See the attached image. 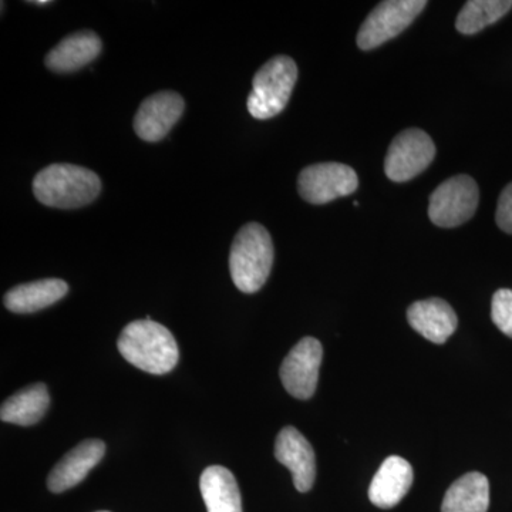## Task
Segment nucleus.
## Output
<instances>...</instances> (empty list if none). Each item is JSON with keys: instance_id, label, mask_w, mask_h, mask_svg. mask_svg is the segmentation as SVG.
Instances as JSON below:
<instances>
[{"instance_id": "nucleus-7", "label": "nucleus", "mask_w": 512, "mask_h": 512, "mask_svg": "<svg viewBox=\"0 0 512 512\" xmlns=\"http://www.w3.org/2000/svg\"><path fill=\"white\" fill-rule=\"evenodd\" d=\"M436 157V146L426 131L409 128L399 134L387 151L384 171L394 183L413 180Z\"/></svg>"}, {"instance_id": "nucleus-15", "label": "nucleus", "mask_w": 512, "mask_h": 512, "mask_svg": "<svg viewBox=\"0 0 512 512\" xmlns=\"http://www.w3.org/2000/svg\"><path fill=\"white\" fill-rule=\"evenodd\" d=\"M101 40L92 30L72 33L47 53L45 63L57 73H70L92 63L101 52Z\"/></svg>"}, {"instance_id": "nucleus-3", "label": "nucleus", "mask_w": 512, "mask_h": 512, "mask_svg": "<svg viewBox=\"0 0 512 512\" xmlns=\"http://www.w3.org/2000/svg\"><path fill=\"white\" fill-rule=\"evenodd\" d=\"M274 265L271 235L258 222L244 225L232 242L229 271L239 291L258 292L265 285Z\"/></svg>"}, {"instance_id": "nucleus-6", "label": "nucleus", "mask_w": 512, "mask_h": 512, "mask_svg": "<svg viewBox=\"0 0 512 512\" xmlns=\"http://www.w3.org/2000/svg\"><path fill=\"white\" fill-rule=\"evenodd\" d=\"M426 0H387L367 16L357 33V46L372 50L399 36L426 8Z\"/></svg>"}, {"instance_id": "nucleus-1", "label": "nucleus", "mask_w": 512, "mask_h": 512, "mask_svg": "<svg viewBox=\"0 0 512 512\" xmlns=\"http://www.w3.org/2000/svg\"><path fill=\"white\" fill-rule=\"evenodd\" d=\"M117 348L130 365L151 375H167L180 357L173 333L151 319L128 323L120 333Z\"/></svg>"}, {"instance_id": "nucleus-20", "label": "nucleus", "mask_w": 512, "mask_h": 512, "mask_svg": "<svg viewBox=\"0 0 512 512\" xmlns=\"http://www.w3.org/2000/svg\"><path fill=\"white\" fill-rule=\"evenodd\" d=\"M512 9V0H470L458 13L456 28L463 35H474L503 19Z\"/></svg>"}, {"instance_id": "nucleus-4", "label": "nucleus", "mask_w": 512, "mask_h": 512, "mask_svg": "<svg viewBox=\"0 0 512 512\" xmlns=\"http://www.w3.org/2000/svg\"><path fill=\"white\" fill-rule=\"evenodd\" d=\"M298 80V67L288 56H275L256 72L248 96L249 114L268 120L284 111Z\"/></svg>"}, {"instance_id": "nucleus-19", "label": "nucleus", "mask_w": 512, "mask_h": 512, "mask_svg": "<svg viewBox=\"0 0 512 512\" xmlns=\"http://www.w3.org/2000/svg\"><path fill=\"white\" fill-rule=\"evenodd\" d=\"M490 507V483L484 474L468 473L451 484L444 495L441 512H487Z\"/></svg>"}, {"instance_id": "nucleus-14", "label": "nucleus", "mask_w": 512, "mask_h": 512, "mask_svg": "<svg viewBox=\"0 0 512 512\" xmlns=\"http://www.w3.org/2000/svg\"><path fill=\"white\" fill-rule=\"evenodd\" d=\"M410 326L424 339L443 345L456 332V312L443 299L431 298L414 302L407 311Z\"/></svg>"}, {"instance_id": "nucleus-17", "label": "nucleus", "mask_w": 512, "mask_h": 512, "mask_svg": "<svg viewBox=\"0 0 512 512\" xmlns=\"http://www.w3.org/2000/svg\"><path fill=\"white\" fill-rule=\"evenodd\" d=\"M200 488L208 512H242L241 493L234 474L228 468H205Z\"/></svg>"}, {"instance_id": "nucleus-12", "label": "nucleus", "mask_w": 512, "mask_h": 512, "mask_svg": "<svg viewBox=\"0 0 512 512\" xmlns=\"http://www.w3.org/2000/svg\"><path fill=\"white\" fill-rule=\"evenodd\" d=\"M106 454V444L101 440H84L70 450L50 471L47 487L52 493H63L82 483L92 468L100 463Z\"/></svg>"}, {"instance_id": "nucleus-13", "label": "nucleus", "mask_w": 512, "mask_h": 512, "mask_svg": "<svg viewBox=\"0 0 512 512\" xmlns=\"http://www.w3.org/2000/svg\"><path fill=\"white\" fill-rule=\"evenodd\" d=\"M413 478L409 461L399 456L386 458L370 484V501L383 510L396 507L409 493Z\"/></svg>"}, {"instance_id": "nucleus-24", "label": "nucleus", "mask_w": 512, "mask_h": 512, "mask_svg": "<svg viewBox=\"0 0 512 512\" xmlns=\"http://www.w3.org/2000/svg\"><path fill=\"white\" fill-rule=\"evenodd\" d=\"M99 512H109V511H99Z\"/></svg>"}, {"instance_id": "nucleus-9", "label": "nucleus", "mask_w": 512, "mask_h": 512, "mask_svg": "<svg viewBox=\"0 0 512 512\" xmlns=\"http://www.w3.org/2000/svg\"><path fill=\"white\" fill-rule=\"evenodd\" d=\"M322 357V343L318 339L308 336L299 340L279 370L286 392L296 399H311L318 386Z\"/></svg>"}, {"instance_id": "nucleus-23", "label": "nucleus", "mask_w": 512, "mask_h": 512, "mask_svg": "<svg viewBox=\"0 0 512 512\" xmlns=\"http://www.w3.org/2000/svg\"><path fill=\"white\" fill-rule=\"evenodd\" d=\"M30 3H32V5L42 6V5H50V3H52V2H49V0H39V2H30Z\"/></svg>"}, {"instance_id": "nucleus-16", "label": "nucleus", "mask_w": 512, "mask_h": 512, "mask_svg": "<svg viewBox=\"0 0 512 512\" xmlns=\"http://www.w3.org/2000/svg\"><path fill=\"white\" fill-rule=\"evenodd\" d=\"M69 292L62 279L50 278L15 286L6 292V309L15 313H33L55 305Z\"/></svg>"}, {"instance_id": "nucleus-10", "label": "nucleus", "mask_w": 512, "mask_h": 512, "mask_svg": "<svg viewBox=\"0 0 512 512\" xmlns=\"http://www.w3.org/2000/svg\"><path fill=\"white\" fill-rule=\"evenodd\" d=\"M184 109L185 101L181 94L175 92L153 94L141 103L134 117V130L141 140L157 143L168 136L171 128L183 116Z\"/></svg>"}, {"instance_id": "nucleus-8", "label": "nucleus", "mask_w": 512, "mask_h": 512, "mask_svg": "<svg viewBox=\"0 0 512 512\" xmlns=\"http://www.w3.org/2000/svg\"><path fill=\"white\" fill-rule=\"evenodd\" d=\"M359 187L356 171L346 164L319 163L309 165L298 178V190L303 200L311 204H328L348 197Z\"/></svg>"}, {"instance_id": "nucleus-5", "label": "nucleus", "mask_w": 512, "mask_h": 512, "mask_svg": "<svg viewBox=\"0 0 512 512\" xmlns=\"http://www.w3.org/2000/svg\"><path fill=\"white\" fill-rule=\"evenodd\" d=\"M480 200L478 185L470 175L448 178L430 197L429 217L437 227L454 228L471 220Z\"/></svg>"}, {"instance_id": "nucleus-2", "label": "nucleus", "mask_w": 512, "mask_h": 512, "mask_svg": "<svg viewBox=\"0 0 512 512\" xmlns=\"http://www.w3.org/2000/svg\"><path fill=\"white\" fill-rule=\"evenodd\" d=\"M101 191L99 175L74 164H52L33 180V194L43 205L63 210L92 204Z\"/></svg>"}, {"instance_id": "nucleus-11", "label": "nucleus", "mask_w": 512, "mask_h": 512, "mask_svg": "<svg viewBox=\"0 0 512 512\" xmlns=\"http://www.w3.org/2000/svg\"><path fill=\"white\" fill-rule=\"evenodd\" d=\"M275 457L289 468L299 493H308L316 478L315 451L295 427L288 426L276 437Z\"/></svg>"}, {"instance_id": "nucleus-21", "label": "nucleus", "mask_w": 512, "mask_h": 512, "mask_svg": "<svg viewBox=\"0 0 512 512\" xmlns=\"http://www.w3.org/2000/svg\"><path fill=\"white\" fill-rule=\"evenodd\" d=\"M491 318L494 325L508 338H512V291L500 289L494 293L491 303Z\"/></svg>"}, {"instance_id": "nucleus-18", "label": "nucleus", "mask_w": 512, "mask_h": 512, "mask_svg": "<svg viewBox=\"0 0 512 512\" xmlns=\"http://www.w3.org/2000/svg\"><path fill=\"white\" fill-rule=\"evenodd\" d=\"M49 406V390L45 384H32L3 402L0 419L18 426H33L45 417Z\"/></svg>"}, {"instance_id": "nucleus-22", "label": "nucleus", "mask_w": 512, "mask_h": 512, "mask_svg": "<svg viewBox=\"0 0 512 512\" xmlns=\"http://www.w3.org/2000/svg\"><path fill=\"white\" fill-rule=\"evenodd\" d=\"M495 221H497L500 229H503L507 234H512V183L508 184L501 192Z\"/></svg>"}]
</instances>
